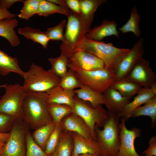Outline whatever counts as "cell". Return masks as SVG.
Segmentation results:
<instances>
[{
    "mask_svg": "<svg viewBox=\"0 0 156 156\" xmlns=\"http://www.w3.org/2000/svg\"></svg>",
    "mask_w": 156,
    "mask_h": 156,
    "instance_id": "obj_49",
    "label": "cell"
},
{
    "mask_svg": "<svg viewBox=\"0 0 156 156\" xmlns=\"http://www.w3.org/2000/svg\"><path fill=\"white\" fill-rule=\"evenodd\" d=\"M4 94L0 98V113L22 120V105L26 93L23 86L7 84Z\"/></svg>",
    "mask_w": 156,
    "mask_h": 156,
    "instance_id": "obj_8",
    "label": "cell"
},
{
    "mask_svg": "<svg viewBox=\"0 0 156 156\" xmlns=\"http://www.w3.org/2000/svg\"><path fill=\"white\" fill-rule=\"evenodd\" d=\"M134 97L132 101L127 104L122 111L117 114L119 118L127 117L134 111L149 100L156 96V85L151 88L142 87Z\"/></svg>",
    "mask_w": 156,
    "mask_h": 156,
    "instance_id": "obj_14",
    "label": "cell"
},
{
    "mask_svg": "<svg viewBox=\"0 0 156 156\" xmlns=\"http://www.w3.org/2000/svg\"><path fill=\"white\" fill-rule=\"evenodd\" d=\"M74 156H100V154L99 153H97L95 154H82L76 155Z\"/></svg>",
    "mask_w": 156,
    "mask_h": 156,
    "instance_id": "obj_45",
    "label": "cell"
},
{
    "mask_svg": "<svg viewBox=\"0 0 156 156\" xmlns=\"http://www.w3.org/2000/svg\"><path fill=\"white\" fill-rule=\"evenodd\" d=\"M26 139L25 156H49L35 142L29 129L27 132Z\"/></svg>",
    "mask_w": 156,
    "mask_h": 156,
    "instance_id": "obj_35",
    "label": "cell"
},
{
    "mask_svg": "<svg viewBox=\"0 0 156 156\" xmlns=\"http://www.w3.org/2000/svg\"><path fill=\"white\" fill-rule=\"evenodd\" d=\"M148 60L142 57L136 62L126 77L142 87L151 88L156 85V75Z\"/></svg>",
    "mask_w": 156,
    "mask_h": 156,
    "instance_id": "obj_11",
    "label": "cell"
},
{
    "mask_svg": "<svg viewBox=\"0 0 156 156\" xmlns=\"http://www.w3.org/2000/svg\"><path fill=\"white\" fill-rule=\"evenodd\" d=\"M48 60L51 66L49 70L54 75L60 78L65 75L68 70V58L67 57L61 54L58 57H50Z\"/></svg>",
    "mask_w": 156,
    "mask_h": 156,
    "instance_id": "obj_31",
    "label": "cell"
},
{
    "mask_svg": "<svg viewBox=\"0 0 156 156\" xmlns=\"http://www.w3.org/2000/svg\"><path fill=\"white\" fill-rule=\"evenodd\" d=\"M10 133H0V148L3 147L9 138Z\"/></svg>",
    "mask_w": 156,
    "mask_h": 156,
    "instance_id": "obj_43",
    "label": "cell"
},
{
    "mask_svg": "<svg viewBox=\"0 0 156 156\" xmlns=\"http://www.w3.org/2000/svg\"><path fill=\"white\" fill-rule=\"evenodd\" d=\"M7 85V84H3L2 85H0V88H5L6 86Z\"/></svg>",
    "mask_w": 156,
    "mask_h": 156,
    "instance_id": "obj_46",
    "label": "cell"
},
{
    "mask_svg": "<svg viewBox=\"0 0 156 156\" xmlns=\"http://www.w3.org/2000/svg\"><path fill=\"white\" fill-rule=\"evenodd\" d=\"M30 129L22 120H16L0 156H25L26 136Z\"/></svg>",
    "mask_w": 156,
    "mask_h": 156,
    "instance_id": "obj_9",
    "label": "cell"
},
{
    "mask_svg": "<svg viewBox=\"0 0 156 156\" xmlns=\"http://www.w3.org/2000/svg\"><path fill=\"white\" fill-rule=\"evenodd\" d=\"M73 148L72 132L62 129L58 144L51 156H71Z\"/></svg>",
    "mask_w": 156,
    "mask_h": 156,
    "instance_id": "obj_23",
    "label": "cell"
},
{
    "mask_svg": "<svg viewBox=\"0 0 156 156\" xmlns=\"http://www.w3.org/2000/svg\"><path fill=\"white\" fill-rule=\"evenodd\" d=\"M69 10L59 6L49 0H40L37 14L40 16H47L54 14L59 13L66 16Z\"/></svg>",
    "mask_w": 156,
    "mask_h": 156,
    "instance_id": "obj_32",
    "label": "cell"
},
{
    "mask_svg": "<svg viewBox=\"0 0 156 156\" xmlns=\"http://www.w3.org/2000/svg\"><path fill=\"white\" fill-rule=\"evenodd\" d=\"M40 0L23 1V5L18 16L21 19L27 20L38 12Z\"/></svg>",
    "mask_w": 156,
    "mask_h": 156,
    "instance_id": "obj_34",
    "label": "cell"
},
{
    "mask_svg": "<svg viewBox=\"0 0 156 156\" xmlns=\"http://www.w3.org/2000/svg\"><path fill=\"white\" fill-rule=\"evenodd\" d=\"M58 124L52 120L35 130L32 134L35 142L44 151L49 138Z\"/></svg>",
    "mask_w": 156,
    "mask_h": 156,
    "instance_id": "obj_26",
    "label": "cell"
},
{
    "mask_svg": "<svg viewBox=\"0 0 156 156\" xmlns=\"http://www.w3.org/2000/svg\"><path fill=\"white\" fill-rule=\"evenodd\" d=\"M72 135L73 148L71 156L97 153L100 155V149L96 141L85 138L75 132H72Z\"/></svg>",
    "mask_w": 156,
    "mask_h": 156,
    "instance_id": "obj_18",
    "label": "cell"
},
{
    "mask_svg": "<svg viewBox=\"0 0 156 156\" xmlns=\"http://www.w3.org/2000/svg\"><path fill=\"white\" fill-rule=\"evenodd\" d=\"M1 8V5L0 1V9Z\"/></svg>",
    "mask_w": 156,
    "mask_h": 156,
    "instance_id": "obj_48",
    "label": "cell"
},
{
    "mask_svg": "<svg viewBox=\"0 0 156 156\" xmlns=\"http://www.w3.org/2000/svg\"><path fill=\"white\" fill-rule=\"evenodd\" d=\"M21 0H0L1 8L7 10L11 7L14 3L18 2H22Z\"/></svg>",
    "mask_w": 156,
    "mask_h": 156,
    "instance_id": "obj_42",
    "label": "cell"
},
{
    "mask_svg": "<svg viewBox=\"0 0 156 156\" xmlns=\"http://www.w3.org/2000/svg\"><path fill=\"white\" fill-rule=\"evenodd\" d=\"M23 86L26 92H46L59 85L60 78L49 69L32 63L25 72Z\"/></svg>",
    "mask_w": 156,
    "mask_h": 156,
    "instance_id": "obj_5",
    "label": "cell"
},
{
    "mask_svg": "<svg viewBox=\"0 0 156 156\" xmlns=\"http://www.w3.org/2000/svg\"><path fill=\"white\" fill-rule=\"evenodd\" d=\"M68 67L73 70L81 83L103 94L116 81L114 70L107 67L99 69L86 71L68 62Z\"/></svg>",
    "mask_w": 156,
    "mask_h": 156,
    "instance_id": "obj_6",
    "label": "cell"
},
{
    "mask_svg": "<svg viewBox=\"0 0 156 156\" xmlns=\"http://www.w3.org/2000/svg\"><path fill=\"white\" fill-rule=\"evenodd\" d=\"M61 124L63 130L75 133L85 138L94 140L88 127L81 118L73 112L65 117Z\"/></svg>",
    "mask_w": 156,
    "mask_h": 156,
    "instance_id": "obj_15",
    "label": "cell"
},
{
    "mask_svg": "<svg viewBox=\"0 0 156 156\" xmlns=\"http://www.w3.org/2000/svg\"><path fill=\"white\" fill-rule=\"evenodd\" d=\"M65 2L69 9L77 14H80L79 0H65Z\"/></svg>",
    "mask_w": 156,
    "mask_h": 156,
    "instance_id": "obj_40",
    "label": "cell"
},
{
    "mask_svg": "<svg viewBox=\"0 0 156 156\" xmlns=\"http://www.w3.org/2000/svg\"><path fill=\"white\" fill-rule=\"evenodd\" d=\"M46 92H26L22 105V120L34 130L50 122Z\"/></svg>",
    "mask_w": 156,
    "mask_h": 156,
    "instance_id": "obj_1",
    "label": "cell"
},
{
    "mask_svg": "<svg viewBox=\"0 0 156 156\" xmlns=\"http://www.w3.org/2000/svg\"><path fill=\"white\" fill-rule=\"evenodd\" d=\"M49 1L65 9H69L66 5L65 0H49Z\"/></svg>",
    "mask_w": 156,
    "mask_h": 156,
    "instance_id": "obj_44",
    "label": "cell"
},
{
    "mask_svg": "<svg viewBox=\"0 0 156 156\" xmlns=\"http://www.w3.org/2000/svg\"><path fill=\"white\" fill-rule=\"evenodd\" d=\"M104 104L107 111L117 114L129 103L131 99L122 95L117 90L109 87L103 94Z\"/></svg>",
    "mask_w": 156,
    "mask_h": 156,
    "instance_id": "obj_16",
    "label": "cell"
},
{
    "mask_svg": "<svg viewBox=\"0 0 156 156\" xmlns=\"http://www.w3.org/2000/svg\"><path fill=\"white\" fill-rule=\"evenodd\" d=\"M130 49L117 48L111 43H106L85 37L79 45L77 51L81 50L90 53L102 60L106 67L115 70Z\"/></svg>",
    "mask_w": 156,
    "mask_h": 156,
    "instance_id": "obj_4",
    "label": "cell"
},
{
    "mask_svg": "<svg viewBox=\"0 0 156 156\" xmlns=\"http://www.w3.org/2000/svg\"><path fill=\"white\" fill-rule=\"evenodd\" d=\"M74 92L77 98L90 103L94 108L99 105L104 104L103 94L87 85L83 84L80 88L74 90Z\"/></svg>",
    "mask_w": 156,
    "mask_h": 156,
    "instance_id": "obj_21",
    "label": "cell"
},
{
    "mask_svg": "<svg viewBox=\"0 0 156 156\" xmlns=\"http://www.w3.org/2000/svg\"><path fill=\"white\" fill-rule=\"evenodd\" d=\"M141 116L149 117L151 120V128L153 129L156 125V96L151 99L142 106H140L131 114L127 120L131 118Z\"/></svg>",
    "mask_w": 156,
    "mask_h": 156,
    "instance_id": "obj_24",
    "label": "cell"
},
{
    "mask_svg": "<svg viewBox=\"0 0 156 156\" xmlns=\"http://www.w3.org/2000/svg\"><path fill=\"white\" fill-rule=\"evenodd\" d=\"M66 22L65 19L62 20L58 25L47 29L44 33L50 40L63 41L64 30Z\"/></svg>",
    "mask_w": 156,
    "mask_h": 156,
    "instance_id": "obj_36",
    "label": "cell"
},
{
    "mask_svg": "<svg viewBox=\"0 0 156 156\" xmlns=\"http://www.w3.org/2000/svg\"><path fill=\"white\" fill-rule=\"evenodd\" d=\"M18 24V21L15 18L0 20V36L7 39L13 47L18 46L20 42L14 29Z\"/></svg>",
    "mask_w": 156,
    "mask_h": 156,
    "instance_id": "obj_20",
    "label": "cell"
},
{
    "mask_svg": "<svg viewBox=\"0 0 156 156\" xmlns=\"http://www.w3.org/2000/svg\"><path fill=\"white\" fill-rule=\"evenodd\" d=\"M47 103L48 110L52 120L57 124L60 123L67 115L73 112V108L65 105Z\"/></svg>",
    "mask_w": 156,
    "mask_h": 156,
    "instance_id": "obj_30",
    "label": "cell"
},
{
    "mask_svg": "<svg viewBox=\"0 0 156 156\" xmlns=\"http://www.w3.org/2000/svg\"><path fill=\"white\" fill-rule=\"evenodd\" d=\"M73 112L81 118L89 128L92 139L96 141L95 128L96 126L103 127L108 118L107 112L101 105L94 107L89 103L74 96Z\"/></svg>",
    "mask_w": 156,
    "mask_h": 156,
    "instance_id": "obj_7",
    "label": "cell"
},
{
    "mask_svg": "<svg viewBox=\"0 0 156 156\" xmlns=\"http://www.w3.org/2000/svg\"><path fill=\"white\" fill-rule=\"evenodd\" d=\"M125 119L121 118L119 124L120 145L117 156H141L136 151L134 145L135 139L141 135V129L137 127L128 129Z\"/></svg>",
    "mask_w": 156,
    "mask_h": 156,
    "instance_id": "obj_12",
    "label": "cell"
},
{
    "mask_svg": "<svg viewBox=\"0 0 156 156\" xmlns=\"http://www.w3.org/2000/svg\"><path fill=\"white\" fill-rule=\"evenodd\" d=\"M11 72L17 73L22 77L25 73V72L20 67L16 58L10 56L0 49V75L5 76Z\"/></svg>",
    "mask_w": 156,
    "mask_h": 156,
    "instance_id": "obj_22",
    "label": "cell"
},
{
    "mask_svg": "<svg viewBox=\"0 0 156 156\" xmlns=\"http://www.w3.org/2000/svg\"><path fill=\"white\" fill-rule=\"evenodd\" d=\"M107 112L108 118L103 129L95 126L96 141L100 149V156H117L120 145V118L116 114Z\"/></svg>",
    "mask_w": 156,
    "mask_h": 156,
    "instance_id": "obj_3",
    "label": "cell"
},
{
    "mask_svg": "<svg viewBox=\"0 0 156 156\" xmlns=\"http://www.w3.org/2000/svg\"><path fill=\"white\" fill-rule=\"evenodd\" d=\"M117 25L114 20H104L100 25L90 29L85 37L98 41H101L105 38L112 36L119 38V33L117 30Z\"/></svg>",
    "mask_w": 156,
    "mask_h": 156,
    "instance_id": "obj_17",
    "label": "cell"
},
{
    "mask_svg": "<svg viewBox=\"0 0 156 156\" xmlns=\"http://www.w3.org/2000/svg\"><path fill=\"white\" fill-rule=\"evenodd\" d=\"M144 43V38H140L119 62L114 70L116 81L126 77L138 61L143 57Z\"/></svg>",
    "mask_w": 156,
    "mask_h": 156,
    "instance_id": "obj_10",
    "label": "cell"
},
{
    "mask_svg": "<svg viewBox=\"0 0 156 156\" xmlns=\"http://www.w3.org/2000/svg\"><path fill=\"white\" fill-rule=\"evenodd\" d=\"M66 16V30L60 49L61 54L69 58L77 51L79 45L90 29L92 23L70 9Z\"/></svg>",
    "mask_w": 156,
    "mask_h": 156,
    "instance_id": "obj_2",
    "label": "cell"
},
{
    "mask_svg": "<svg viewBox=\"0 0 156 156\" xmlns=\"http://www.w3.org/2000/svg\"><path fill=\"white\" fill-rule=\"evenodd\" d=\"M110 87L117 90L123 96L131 99L142 87L126 77L115 81Z\"/></svg>",
    "mask_w": 156,
    "mask_h": 156,
    "instance_id": "obj_25",
    "label": "cell"
},
{
    "mask_svg": "<svg viewBox=\"0 0 156 156\" xmlns=\"http://www.w3.org/2000/svg\"><path fill=\"white\" fill-rule=\"evenodd\" d=\"M19 34L22 35L27 38L35 43L40 44L43 48H47V45L50 40L44 33L39 29H35L30 27L26 26L18 29Z\"/></svg>",
    "mask_w": 156,
    "mask_h": 156,
    "instance_id": "obj_28",
    "label": "cell"
},
{
    "mask_svg": "<svg viewBox=\"0 0 156 156\" xmlns=\"http://www.w3.org/2000/svg\"><path fill=\"white\" fill-rule=\"evenodd\" d=\"M3 147L0 148V155L1 154L3 151Z\"/></svg>",
    "mask_w": 156,
    "mask_h": 156,
    "instance_id": "obj_47",
    "label": "cell"
},
{
    "mask_svg": "<svg viewBox=\"0 0 156 156\" xmlns=\"http://www.w3.org/2000/svg\"><path fill=\"white\" fill-rule=\"evenodd\" d=\"M83 84L74 72L69 69L65 75L60 78L58 86L64 89L74 90L76 88H80Z\"/></svg>",
    "mask_w": 156,
    "mask_h": 156,
    "instance_id": "obj_33",
    "label": "cell"
},
{
    "mask_svg": "<svg viewBox=\"0 0 156 156\" xmlns=\"http://www.w3.org/2000/svg\"><path fill=\"white\" fill-rule=\"evenodd\" d=\"M68 62L86 71L101 69L106 67L102 60L92 54L81 50L77 51L69 58Z\"/></svg>",
    "mask_w": 156,
    "mask_h": 156,
    "instance_id": "obj_13",
    "label": "cell"
},
{
    "mask_svg": "<svg viewBox=\"0 0 156 156\" xmlns=\"http://www.w3.org/2000/svg\"><path fill=\"white\" fill-rule=\"evenodd\" d=\"M80 14L86 21L92 23L94 15L98 7L106 3V0H79Z\"/></svg>",
    "mask_w": 156,
    "mask_h": 156,
    "instance_id": "obj_29",
    "label": "cell"
},
{
    "mask_svg": "<svg viewBox=\"0 0 156 156\" xmlns=\"http://www.w3.org/2000/svg\"><path fill=\"white\" fill-rule=\"evenodd\" d=\"M16 120L10 115L0 113V133L10 132Z\"/></svg>",
    "mask_w": 156,
    "mask_h": 156,
    "instance_id": "obj_38",
    "label": "cell"
},
{
    "mask_svg": "<svg viewBox=\"0 0 156 156\" xmlns=\"http://www.w3.org/2000/svg\"><path fill=\"white\" fill-rule=\"evenodd\" d=\"M46 93L47 103L65 105L73 108L75 102L74 90L64 89L58 86Z\"/></svg>",
    "mask_w": 156,
    "mask_h": 156,
    "instance_id": "obj_19",
    "label": "cell"
},
{
    "mask_svg": "<svg viewBox=\"0 0 156 156\" xmlns=\"http://www.w3.org/2000/svg\"><path fill=\"white\" fill-rule=\"evenodd\" d=\"M16 17L15 14L10 12L8 10L0 9V20L6 18H13Z\"/></svg>",
    "mask_w": 156,
    "mask_h": 156,
    "instance_id": "obj_41",
    "label": "cell"
},
{
    "mask_svg": "<svg viewBox=\"0 0 156 156\" xmlns=\"http://www.w3.org/2000/svg\"><path fill=\"white\" fill-rule=\"evenodd\" d=\"M140 18L141 15L138 12L137 7L134 6L131 8L129 19L118 30L123 34L132 32L136 37L139 38L141 34L139 27Z\"/></svg>",
    "mask_w": 156,
    "mask_h": 156,
    "instance_id": "obj_27",
    "label": "cell"
},
{
    "mask_svg": "<svg viewBox=\"0 0 156 156\" xmlns=\"http://www.w3.org/2000/svg\"><path fill=\"white\" fill-rule=\"evenodd\" d=\"M148 148L142 153L144 156H156V136H152L148 141Z\"/></svg>",
    "mask_w": 156,
    "mask_h": 156,
    "instance_id": "obj_39",
    "label": "cell"
},
{
    "mask_svg": "<svg viewBox=\"0 0 156 156\" xmlns=\"http://www.w3.org/2000/svg\"><path fill=\"white\" fill-rule=\"evenodd\" d=\"M61 122L57 124L51 135L47 142L44 151L48 156H51L56 147L62 131Z\"/></svg>",
    "mask_w": 156,
    "mask_h": 156,
    "instance_id": "obj_37",
    "label": "cell"
}]
</instances>
